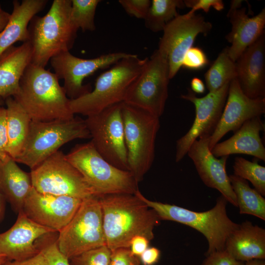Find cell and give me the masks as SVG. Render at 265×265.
<instances>
[{
	"instance_id": "4fadbf2b",
	"label": "cell",
	"mask_w": 265,
	"mask_h": 265,
	"mask_svg": "<svg viewBox=\"0 0 265 265\" xmlns=\"http://www.w3.org/2000/svg\"><path fill=\"white\" fill-rule=\"evenodd\" d=\"M132 53L124 52L108 53L91 58L83 59L62 52L50 60L54 73L63 80V87L70 100L77 99L90 92V84H83L84 79L98 70L106 68Z\"/></svg>"
},
{
	"instance_id": "30bf717a",
	"label": "cell",
	"mask_w": 265,
	"mask_h": 265,
	"mask_svg": "<svg viewBox=\"0 0 265 265\" xmlns=\"http://www.w3.org/2000/svg\"><path fill=\"white\" fill-rule=\"evenodd\" d=\"M32 187L38 192L82 200L98 197L81 173L57 151L31 170Z\"/></svg>"
},
{
	"instance_id": "7402d4cb",
	"label": "cell",
	"mask_w": 265,
	"mask_h": 265,
	"mask_svg": "<svg viewBox=\"0 0 265 265\" xmlns=\"http://www.w3.org/2000/svg\"><path fill=\"white\" fill-rule=\"evenodd\" d=\"M265 124L260 117L248 120L228 139L217 143L211 150L216 158L242 154L265 161V148L260 137Z\"/></svg>"
},
{
	"instance_id": "5bb4252c",
	"label": "cell",
	"mask_w": 265,
	"mask_h": 265,
	"mask_svg": "<svg viewBox=\"0 0 265 265\" xmlns=\"http://www.w3.org/2000/svg\"><path fill=\"white\" fill-rule=\"evenodd\" d=\"M212 28L210 22L195 13L178 14L166 25L158 50L167 59L170 79L175 76L182 67L184 55L192 47L197 35L203 34L206 36Z\"/></svg>"
},
{
	"instance_id": "7c38bea8",
	"label": "cell",
	"mask_w": 265,
	"mask_h": 265,
	"mask_svg": "<svg viewBox=\"0 0 265 265\" xmlns=\"http://www.w3.org/2000/svg\"><path fill=\"white\" fill-rule=\"evenodd\" d=\"M122 103L87 116L84 122L90 135V141L101 156L115 167L129 171Z\"/></svg>"
},
{
	"instance_id": "277c9868",
	"label": "cell",
	"mask_w": 265,
	"mask_h": 265,
	"mask_svg": "<svg viewBox=\"0 0 265 265\" xmlns=\"http://www.w3.org/2000/svg\"><path fill=\"white\" fill-rule=\"evenodd\" d=\"M135 194L157 213L160 220L177 222L201 233L208 241V248L206 256L224 250L227 238L239 225L228 216L226 211L228 202L222 195L217 199L213 208L199 212L175 205L150 200L139 190Z\"/></svg>"
},
{
	"instance_id": "83f0119b",
	"label": "cell",
	"mask_w": 265,
	"mask_h": 265,
	"mask_svg": "<svg viewBox=\"0 0 265 265\" xmlns=\"http://www.w3.org/2000/svg\"><path fill=\"white\" fill-rule=\"evenodd\" d=\"M236 195L239 213L247 214L265 220V199L247 181L235 175L229 176Z\"/></svg>"
},
{
	"instance_id": "c3c4849f",
	"label": "cell",
	"mask_w": 265,
	"mask_h": 265,
	"mask_svg": "<svg viewBox=\"0 0 265 265\" xmlns=\"http://www.w3.org/2000/svg\"><path fill=\"white\" fill-rule=\"evenodd\" d=\"M8 260L6 258V257L3 256H0V265H2Z\"/></svg>"
},
{
	"instance_id": "4316f807",
	"label": "cell",
	"mask_w": 265,
	"mask_h": 265,
	"mask_svg": "<svg viewBox=\"0 0 265 265\" xmlns=\"http://www.w3.org/2000/svg\"><path fill=\"white\" fill-rule=\"evenodd\" d=\"M5 103L8 136L7 153L15 159L25 146L31 120L13 97L5 99Z\"/></svg>"
},
{
	"instance_id": "7dc6e473",
	"label": "cell",
	"mask_w": 265,
	"mask_h": 265,
	"mask_svg": "<svg viewBox=\"0 0 265 265\" xmlns=\"http://www.w3.org/2000/svg\"><path fill=\"white\" fill-rule=\"evenodd\" d=\"M243 265H265L264 259H253L244 263Z\"/></svg>"
},
{
	"instance_id": "f35d334b",
	"label": "cell",
	"mask_w": 265,
	"mask_h": 265,
	"mask_svg": "<svg viewBox=\"0 0 265 265\" xmlns=\"http://www.w3.org/2000/svg\"><path fill=\"white\" fill-rule=\"evenodd\" d=\"M206 258L200 265H243L244 262L232 258L226 250L212 252L206 256Z\"/></svg>"
},
{
	"instance_id": "681fc988",
	"label": "cell",
	"mask_w": 265,
	"mask_h": 265,
	"mask_svg": "<svg viewBox=\"0 0 265 265\" xmlns=\"http://www.w3.org/2000/svg\"><path fill=\"white\" fill-rule=\"evenodd\" d=\"M4 100H5L0 97V107L2 106V105H3L4 102Z\"/></svg>"
},
{
	"instance_id": "8d00e7d4",
	"label": "cell",
	"mask_w": 265,
	"mask_h": 265,
	"mask_svg": "<svg viewBox=\"0 0 265 265\" xmlns=\"http://www.w3.org/2000/svg\"><path fill=\"white\" fill-rule=\"evenodd\" d=\"M138 257L130 248H119L111 251L109 265H141Z\"/></svg>"
},
{
	"instance_id": "8992f818",
	"label": "cell",
	"mask_w": 265,
	"mask_h": 265,
	"mask_svg": "<svg viewBox=\"0 0 265 265\" xmlns=\"http://www.w3.org/2000/svg\"><path fill=\"white\" fill-rule=\"evenodd\" d=\"M121 109L129 170L138 183L154 160L159 118L125 102L122 103Z\"/></svg>"
},
{
	"instance_id": "f6af8a7d",
	"label": "cell",
	"mask_w": 265,
	"mask_h": 265,
	"mask_svg": "<svg viewBox=\"0 0 265 265\" xmlns=\"http://www.w3.org/2000/svg\"><path fill=\"white\" fill-rule=\"evenodd\" d=\"M10 14L2 10L0 12V32L4 28L7 23Z\"/></svg>"
},
{
	"instance_id": "ee69618b",
	"label": "cell",
	"mask_w": 265,
	"mask_h": 265,
	"mask_svg": "<svg viewBox=\"0 0 265 265\" xmlns=\"http://www.w3.org/2000/svg\"><path fill=\"white\" fill-rule=\"evenodd\" d=\"M192 91L194 93L201 94L205 91V86L203 81L199 78H193L190 81Z\"/></svg>"
},
{
	"instance_id": "d4e9b609",
	"label": "cell",
	"mask_w": 265,
	"mask_h": 265,
	"mask_svg": "<svg viewBox=\"0 0 265 265\" xmlns=\"http://www.w3.org/2000/svg\"><path fill=\"white\" fill-rule=\"evenodd\" d=\"M47 0H23L13 1L9 19L0 32V55L18 42L28 41V26L32 18L46 6Z\"/></svg>"
},
{
	"instance_id": "d6a6232c",
	"label": "cell",
	"mask_w": 265,
	"mask_h": 265,
	"mask_svg": "<svg viewBox=\"0 0 265 265\" xmlns=\"http://www.w3.org/2000/svg\"><path fill=\"white\" fill-rule=\"evenodd\" d=\"M56 232L47 235L39 241L38 248L48 265H70L69 260L60 251L56 242Z\"/></svg>"
},
{
	"instance_id": "3957f363",
	"label": "cell",
	"mask_w": 265,
	"mask_h": 265,
	"mask_svg": "<svg viewBox=\"0 0 265 265\" xmlns=\"http://www.w3.org/2000/svg\"><path fill=\"white\" fill-rule=\"evenodd\" d=\"M71 0H54L46 15H35L30 21L32 63L45 67L52 57L73 48L78 29L71 19Z\"/></svg>"
},
{
	"instance_id": "6da1fadb",
	"label": "cell",
	"mask_w": 265,
	"mask_h": 265,
	"mask_svg": "<svg viewBox=\"0 0 265 265\" xmlns=\"http://www.w3.org/2000/svg\"><path fill=\"white\" fill-rule=\"evenodd\" d=\"M106 246L113 251L130 248L132 238L143 236L151 240L160 219L135 194H112L99 196Z\"/></svg>"
},
{
	"instance_id": "ffe728a7",
	"label": "cell",
	"mask_w": 265,
	"mask_h": 265,
	"mask_svg": "<svg viewBox=\"0 0 265 265\" xmlns=\"http://www.w3.org/2000/svg\"><path fill=\"white\" fill-rule=\"evenodd\" d=\"M237 79L242 92L252 99L265 98V33L235 62Z\"/></svg>"
},
{
	"instance_id": "f907efd6",
	"label": "cell",
	"mask_w": 265,
	"mask_h": 265,
	"mask_svg": "<svg viewBox=\"0 0 265 265\" xmlns=\"http://www.w3.org/2000/svg\"><path fill=\"white\" fill-rule=\"evenodd\" d=\"M3 10L2 9L1 4H0V12H1Z\"/></svg>"
},
{
	"instance_id": "52a82bcc",
	"label": "cell",
	"mask_w": 265,
	"mask_h": 265,
	"mask_svg": "<svg viewBox=\"0 0 265 265\" xmlns=\"http://www.w3.org/2000/svg\"><path fill=\"white\" fill-rule=\"evenodd\" d=\"M65 157L82 175L98 196L133 194L138 183L129 171L113 165L97 152L91 141L76 145Z\"/></svg>"
},
{
	"instance_id": "484cf974",
	"label": "cell",
	"mask_w": 265,
	"mask_h": 265,
	"mask_svg": "<svg viewBox=\"0 0 265 265\" xmlns=\"http://www.w3.org/2000/svg\"><path fill=\"white\" fill-rule=\"evenodd\" d=\"M14 159L7 155L0 159V191L13 210L23 211L25 201L31 189L30 173L22 170Z\"/></svg>"
},
{
	"instance_id": "74e56055",
	"label": "cell",
	"mask_w": 265,
	"mask_h": 265,
	"mask_svg": "<svg viewBox=\"0 0 265 265\" xmlns=\"http://www.w3.org/2000/svg\"><path fill=\"white\" fill-rule=\"evenodd\" d=\"M184 2L186 7L191 8L187 12L189 14H194L196 11L200 9L208 13L212 7L218 11L224 8V4L221 0H185Z\"/></svg>"
},
{
	"instance_id": "2e32d148",
	"label": "cell",
	"mask_w": 265,
	"mask_h": 265,
	"mask_svg": "<svg viewBox=\"0 0 265 265\" xmlns=\"http://www.w3.org/2000/svg\"><path fill=\"white\" fill-rule=\"evenodd\" d=\"M82 201L71 196L42 193L32 187L23 211L36 223L58 232L71 220Z\"/></svg>"
},
{
	"instance_id": "ba28073f",
	"label": "cell",
	"mask_w": 265,
	"mask_h": 265,
	"mask_svg": "<svg viewBox=\"0 0 265 265\" xmlns=\"http://www.w3.org/2000/svg\"><path fill=\"white\" fill-rule=\"evenodd\" d=\"M90 138L84 120L75 117L70 120L30 122L28 136L17 163L32 169L66 143L76 139Z\"/></svg>"
},
{
	"instance_id": "b9f144b4",
	"label": "cell",
	"mask_w": 265,
	"mask_h": 265,
	"mask_svg": "<svg viewBox=\"0 0 265 265\" xmlns=\"http://www.w3.org/2000/svg\"><path fill=\"white\" fill-rule=\"evenodd\" d=\"M2 265H48L42 253L39 252L34 256L29 258L19 260H8Z\"/></svg>"
},
{
	"instance_id": "d590c367",
	"label": "cell",
	"mask_w": 265,
	"mask_h": 265,
	"mask_svg": "<svg viewBox=\"0 0 265 265\" xmlns=\"http://www.w3.org/2000/svg\"><path fill=\"white\" fill-rule=\"evenodd\" d=\"M118 1L129 15L144 20L151 3L150 0H119Z\"/></svg>"
},
{
	"instance_id": "7a4b0ae2",
	"label": "cell",
	"mask_w": 265,
	"mask_h": 265,
	"mask_svg": "<svg viewBox=\"0 0 265 265\" xmlns=\"http://www.w3.org/2000/svg\"><path fill=\"white\" fill-rule=\"evenodd\" d=\"M59 80L54 73L31 63L22 77L18 93L12 97L32 121L72 119L74 114L70 99Z\"/></svg>"
},
{
	"instance_id": "836d02e7",
	"label": "cell",
	"mask_w": 265,
	"mask_h": 265,
	"mask_svg": "<svg viewBox=\"0 0 265 265\" xmlns=\"http://www.w3.org/2000/svg\"><path fill=\"white\" fill-rule=\"evenodd\" d=\"M111 250L105 245L69 259L70 265H109Z\"/></svg>"
},
{
	"instance_id": "44dd1931",
	"label": "cell",
	"mask_w": 265,
	"mask_h": 265,
	"mask_svg": "<svg viewBox=\"0 0 265 265\" xmlns=\"http://www.w3.org/2000/svg\"><path fill=\"white\" fill-rule=\"evenodd\" d=\"M227 17L232 25L225 38L231 44L227 47L230 58L236 62L241 53L265 32V8L250 17L245 7H230Z\"/></svg>"
},
{
	"instance_id": "cb8c5ba5",
	"label": "cell",
	"mask_w": 265,
	"mask_h": 265,
	"mask_svg": "<svg viewBox=\"0 0 265 265\" xmlns=\"http://www.w3.org/2000/svg\"><path fill=\"white\" fill-rule=\"evenodd\" d=\"M32 57L29 41L12 46L0 55V97L5 100L18 93L20 80Z\"/></svg>"
},
{
	"instance_id": "ab89813d",
	"label": "cell",
	"mask_w": 265,
	"mask_h": 265,
	"mask_svg": "<svg viewBox=\"0 0 265 265\" xmlns=\"http://www.w3.org/2000/svg\"><path fill=\"white\" fill-rule=\"evenodd\" d=\"M8 136L6 126V110L3 106L0 107V159L8 155L7 148Z\"/></svg>"
},
{
	"instance_id": "7bdbcfd3",
	"label": "cell",
	"mask_w": 265,
	"mask_h": 265,
	"mask_svg": "<svg viewBox=\"0 0 265 265\" xmlns=\"http://www.w3.org/2000/svg\"><path fill=\"white\" fill-rule=\"evenodd\" d=\"M160 256V251L155 247H148L139 257L143 265H154L157 263Z\"/></svg>"
},
{
	"instance_id": "bcb514c9",
	"label": "cell",
	"mask_w": 265,
	"mask_h": 265,
	"mask_svg": "<svg viewBox=\"0 0 265 265\" xmlns=\"http://www.w3.org/2000/svg\"><path fill=\"white\" fill-rule=\"evenodd\" d=\"M5 199L0 191V222L3 218L5 212Z\"/></svg>"
},
{
	"instance_id": "e0dca14e",
	"label": "cell",
	"mask_w": 265,
	"mask_h": 265,
	"mask_svg": "<svg viewBox=\"0 0 265 265\" xmlns=\"http://www.w3.org/2000/svg\"><path fill=\"white\" fill-rule=\"evenodd\" d=\"M265 112V98L248 97L242 92L237 78L232 80L220 119L210 138V150L226 133L230 131L235 132L246 121L261 117Z\"/></svg>"
},
{
	"instance_id": "9a60e30c",
	"label": "cell",
	"mask_w": 265,
	"mask_h": 265,
	"mask_svg": "<svg viewBox=\"0 0 265 265\" xmlns=\"http://www.w3.org/2000/svg\"><path fill=\"white\" fill-rule=\"evenodd\" d=\"M230 82L218 90L209 92L203 97H197L190 89L181 98L193 103L195 117L188 131L176 141L175 161H180L187 154L193 142L203 137H210L215 130L224 107Z\"/></svg>"
},
{
	"instance_id": "8fae6325",
	"label": "cell",
	"mask_w": 265,
	"mask_h": 265,
	"mask_svg": "<svg viewBox=\"0 0 265 265\" xmlns=\"http://www.w3.org/2000/svg\"><path fill=\"white\" fill-rule=\"evenodd\" d=\"M169 71L166 56L158 49L149 58L129 87L123 102L160 117L168 97Z\"/></svg>"
},
{
	"instance_id": "1f68e13d",
	"label": "cell",
	"mask_w": 265,
	"mask_h": 265,
	"mask_svg": "<svg viewBox=\"0 0 265 265\" xmlns=\"http://www.w3.org/2000/svg\"><path fill=\"white\" fill-rule=\"evenodd\" d=\"M234 175L249 181L263 196H265V167L257 162L237 157L233 165Z\"/></svg>"
},
{
	"instance_id": "d6986e66",
	"label": "cell",
	"mask_w": 265,
	"mask_h": 265,
	"mask_svg": "<svg viewBox=\"0 0 265 265\" xmlns=\"http://www.w3.org/2000/svg\"><path fill=\"white\" fill-rule=\"evenodd\" d=\"M210 138L206 136L195 140L187 154L204 184L218 190L228 202L237 207L236 195L226 171L229 156L220 159L214 157L209 149Z\"/></svg>"
},
{
	"instance_id": "f1b7e54d",
	"label": "cell",
	"mask_w": 265,
	"mask_h": 265,
	"mask_svg": "<svg viewBox=\"0 0 265 265\" xmlns=\"http://www.w3.org/2000/svg\"><path fill=\"white\" fill-rule=\"evenodd\" d=\"M185 7L182 0H153L144 19L145 25L154 32L163 31L166 25L179 14L177 9Z\"/></svg>"
},
{
	"instance_id": "603a6c76",
	"label": "cell",
	"mask_w": 265,
	"mask_h": 265,
	"mask_svg": "<svg viewBox=\"0 0 265 265\" xmlns=\"http://www.w3.org/2000/svg\"><path fill=\"white\" fill-rule=\"evenodd\" d=\"M225 250L235 260L265 259V230L249 221L239 224L227 238Z\"/></svg>"
},
{
	"instance_id": "ac0fdd59",
	"label": "cell",
	"mask_w": 265,
	"mask_h": 265,
	"mask_svg": "<svg viewBox=\"0 0 265 265\" xmlns=\"http://www.w3.org/2000/svg\"><path fill=\"white\" fill-rule=\"evenodd\" d=\"M54 232H57L36 223L21 211L18 213L14 224L0 234V256L9 261L31 257L39 252V240Z\"/></svg>"
},
{
	"instance_id": "4dcf8cb0",
	"label": "cell",
	"mask_w": 265,
	"mask_h": 265,
	"mask_svg": "<svg viewBox=\"0 0 265 265\" xmlns=\"http://www.w3.org/2000/svg\"><path fill=\"white\" fill-rule=\"evenodd\" d=\"M70 17L74 25L83 31L95 30V15L100 0H71Z\"/></svg>"
},
{
	"instance_id": "9c48e42d",
	"label": "cell",
	"mask_w": 265,
	"mask_h": 265,
	"mask_svg": "<svg viewBox=\"0 0 265 265\" xmlns=\"http://www.w3.org/2000/svg\"><path fill=\"white\" fill-rule=\"evenodd\" d=\"M58 233L57 246L69 260L105 245L99 196L83 200L71 220Z\"/></svg>"
},
{
	"instance_id": "60d3db41",
	"label": "cell",
	"mask_w": 265,
	"mask_h": 265,
	"mask_svg": "<svg viewBox=\"0 0 265 265\" xmlns=\"http://www.w3.org/2000/svg\"><path fill=\"white\" fill-rule=\"evenodd\" d=\"M150 241L143 236H134L130 241V249L131 252L139 257L149 247Z\"/></svg>"
},
{
	"instance_id": "e575fe53",
	"label": "cell",
	"mask_w": 265,
	"mask_h": 265,
	"mask_svg": "<svg viewBox=\"0 0 265 265\" xmlns=\"http://www.w3.org/2000/svg\"><path fill=\"white\" fill-rule=\"evenodd\" d=\"M209 62L207 55L201 48L191 47L184 55L182 66L188 69L199 70L207 66Z\"/></svg>"
},
{
	"instance_id": "f546056e",
	"label": "cell",
	"mask_w": 265,
	"mask_h": 265,
	"mask_svg": "<svg viewBox=\"0 0 265 265\" xmlns=\"http://www.w3.org/2000/svg\"><path fill=\"white\" fill-rule=\"evenodd\" d=\"M237 76L235 62L230 58L226 47L219 54L205 74L207 87L209 92L216 91L237 78Z\"/></svg>"
},
{
	"instance_id": "5b68a950",
	"label": "cell",
	"mask_w": 265,
	"mask_h": 265,
	"mask_svg": "<svg viewBox=\"0 0 265 265\" xmlns=\"http://www.w3.org/2000/svg\"><path fill=\"white\" fill-rule=\"evenodd\" d=\"M148 59H141L132 54L114 64L98 76L90 92L70 99L72 113L87 117L123 102L129 87L141 73Z\"/></svg>"
}]
</instances>
